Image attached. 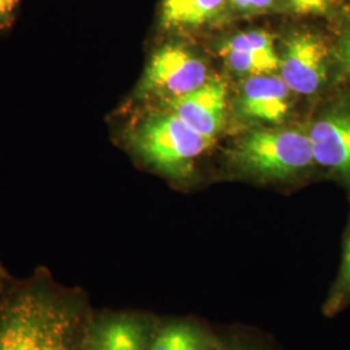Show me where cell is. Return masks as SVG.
Segmentation results:
<instances>
[{
    "instance_id": "obj_1",
    "label": "cell",
    "mask_w": 350,
    "mask_h": 350,
    "mask_svg": "<svg viewBox=\"0 0 350 350\" xmlns=\"http://www.w3.org/2000/svg\"><path fill=\"white\" fill-rule=\"evenodd\" d=\"M83 299L37 274L0 296V350H83Z\"/></svg>"
},
{
    "instance_id": "obj_2",
    "label": "cell",
    "mask_w": 350,
    "mask_h": 350,
    "mask_svg": "<svg viewBox=\"0 0 350 350\" xmlns=\"http://www.w3.org/2000/svg\"><path fill=\"white\" fill-rule=\"evenodd\" d=\"M127 140L144 163L176 178L189 173L193 160L212 142L193 131L169 109L140 117L130 129Z\"/></svg>"
},
{
    "instance_id": "obj_3",
    "label": "cell",
    "mask_w": 350,
    "mask_h": 350,
    "mask_svg": "<svg viewBox=\"0 0 350 350\" xmlns=\"http://www.w3.org/2000/svg\"><path fill=\"white\" fill-rule=\"evenodd\" d=\"M206 81V65L185 47L169 43L150 56L137 99L165 104L200 88Z\"/></svg>"
},
{
    "instance_id": "obj_4",
    "label": "cell",
    "mask_w": 350,
    "mask_h": 350,
    "mask_svg": "<svg viewBox=\"0 0 350 350\" xmlns=\"http://www.w3.org/2000/svg\"><path fill=\"white\" fill-rule=\"evenodd\" d=\"M238 160L258 174L286 176L308 167L314 161L309 135L300 131H258L243 139Z\"/></svg>"
},
{
    "instance_id": "obj_5",
    "label": "cell",
    "mask_w": 350,
    "mask_h": 350,
    "mask_svg": "<svg viewBox=\"0 0 350 350\" xmlns=\"http://www.w3.org/2000/svg\"><path fill=\"white\" fill-rule=\"evenodd\" d=\"M279 68L291 91L312 95L327 79L328 51L325 42L313 34L291 38Z\"/></svg>"
},
{
    "instance_id": "obj_6",
    "label": "cell",
    "mask_w": 350,
    "mask_h": 350,
    "mask_svg": "<svg viewBox=\"0 0 350 350\" xmlns=\"http://www.w3.org/2000/svg\"><path fill=\"white\" fill-rule=\"evenodd\" d=\"M226 98L227 88L225 82L221 79H212L163 105L193 131L204 138L213 140L225 122Z\"/></svg>"
},
{
    "instance_id": "obj_7",
    "label": "cell",
    "mask_w": 350,
    "mask_h": 350,
    "mask_svg": "<svg viewBox=\"0 0 350 350\" xmlns=\"http://www.w3.org/2000/svg\"><path fill=\"white\" fill-rule=\"evenodd\" d=\"M309 139L314 161L350 175V111L329 113L314 124Z\"/></svg>"
},
{
    "instance_id": "obj_8",
    "label": "cell",
    "mask_w": 350,
    "mask_h": 350,
    "mask_svg": "<svg viewBox=\"0 0 350 350\" xmlns=\"http://www.w3.org/2000/svg\"><path fill=\"white\" fill-rule=\"evenodd\" d=\"M289 92L282 77L252 75L241 86L240 109L250 118L280 122L289 109Z\"/></svg>"
},
{
    "instance_id": "obj_9",
    "label": "cell",
    "mask_w": 350,
    "mask_h": 350,
    "mask_svg": "<svg viewBox=\"0 0 350 350\" xmlns=\"http://www.w3.org/2000/svg\"><path fill=\"white\" fill-rule=\"evenodd\" d=\"M148 328L138 318L113 315L85 329L83 350H150Z\"/></svg>"
},
{
    "instance_id": "obj_10",
    "label": "cell",
    "mask_w": 350,
    "mask_h": 350,
    "mask_svg": "<svg viewBox=\"0 0 350 350\" xmlns=\"http://www.w3.org/2000/svg\"><path fill=\"white\" fill-rule=\"evenodd\" d=\"M227 0H163L160 21L166 30L195 27L209 23Z\"/></svg>"
},
{
    "instance_id": "obj_11",
    "label": "cell",
    "mask_w": 350,
    "mask_h": 350,
    "mask_svg": "<svg viewBox=\"0 0 350 350\" xmlns=\"http://www.w3.org/2000/svg\"><path fill=\"white\" fill-rule=\"evenodd\" d=\"M221 56L230 69L241 75H270L280 66V57L274 49L267 50H231L221 49Z\"/></svg>"
},
{
    "instance_id": "obj_12",
    "label": "cell",
    "mask_w": 350,
    "mask_h": 350,
    "mask_svg": "<svg viewBox=\"0 0 350 350\" xmlns=\"http://www.w3.org/2000/svg\"><path fill=\"white\" fill-rule=\"evenodd\" d=\"M350 305V231L345 239L338 273L323 305L327 317H335Z\"/></svg>"
},
{
    "instance_id": "obj_13",
    "label": "cell",
    "mask_w": 350,
    "mask_h": 350,
    "mask_svg": "<svg viewBox=\"0 0 350 350\" xmlns=\"http://www.w3.org/2000/svg\"><path fill=\"white\" fill-rule=\"evenodd\" d=\"M204 338L200 332L187 325H166L153 341L150 350H204Z\"/></svg>"
},
{
    "instance_id": "obj_14",
    "label": "cell",
    "mask_w": 350,
    "mask_h": 350,
    "mask_svg": "<svg viewBox=\"0 0 350 350\" xmlns=\"http://www.w3.org/2000/svg\"><path fill=\"white\" fill-rule=\"evenodd\" d=\"M336 0H288L291 7L302 14H322L325 13Z\"/></svg>"
},
{
    "instance_id": "obj_15",
    "label": "cell",
    "mask_w": 350,
    "mask_h": 350,
    "mask_svg": "<svg viewBox=\"0 0 350 350\" xmlns=\"http://www.w3.org/2000/svg\"><path fill=\"white\" fill-rule=\"evenodd\" d=\"M20 0H0V31L5 30L16 18Z\"/></svg>"
},
{
    "instance_id": "obj_16",
    "label": "cell",
    "mask_w": 350,
    "mask_h": 350,
    "mask_svg": "<svg viewBox=\"0 0 350 350\" xmlns=\"http://www.w3.org/2000/svg\"><path fill=\"white\" fill-rule=\"evenodd\" d=\"M275 0H230V3L239 11H263L270 8Z\"/></svg>"
},
{
    "instance_id": "obj_17",
    "label": "cell",
    "mask_w": 350,
    "mask_h": 350,
    "mask_svg": "<svg viewBox=\"0 0 350 350\" xmlns=\"http://www.w3.org/2000/svg\"><path fill=\"white\" fill-rule=\"evenodd\" d=\"M338 51H340V57H341L342 63L350 72V27L344 34V37L341 38Z\"/></svg>"
},
{
    "instance_id": "obj_18",
    "label": "cell",
    "mask_w": 350,
    "mask_h": 350,
    "mask_svg": "<svg viewBox=\"0 0 350 350\" xmlns=\"http://www.w3.org/2000/svg\"><path fill=\"white\" fill-rule=\"evenodd\" d=\"M4 280H5V278H4V273H3V269L0 267V296L4 293Z\"/></svg>"
}]
</instances>
